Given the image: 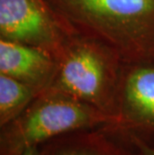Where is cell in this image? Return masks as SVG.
Instances as JSON below:
<instances>
[{
	"label": "cell",
	"mask_w": 154,
	"mask_h": 155,
	"mask_svg": "<svg viewBox=\"0 0 154 155\" xmlns=\"http://www.w3.org/2000/svg\"><path fill=\"white\" fill-rule=\"evenodd\" d=\"M54 58L56 71L46 90L89 104L115 118L118 126L117 100L124 63L118 52L72 30Z\"/></svg>",
	"instance_id": "obj_2"
},
{
	"label": "cell",
	"mask_w": 154,
	"mask_h": 155,
	"mask_svg": "<svg viewBox=\"0 0 154 155\" xmlns=\"http://www.w3.org/2000/svg\"><path fill=\"white\" fill-rule=\"evenodd\" d=\"M131 142L136 147L138 155H154V147L148 146L135 133H128Z\"/></svg>",
	"instance_id": "obj_9"
},
{
	"label": "cell",
	"mask_w": 154,
	"mask_h": 155,
	"mask_svg": "<svg viewBox=\"0 0 154 155\" xmlns=\"http://www.w3.org/2000/svg\"><path fill=\"white\" fill-rule=\"evenodd\" d=\"M72 30L46 0H0V38L43 49L55 57Z\"/></svg>",
	"instance_id": "obj_4"
},
{
	"label": "cell",
	"mask_w": 154,
	"mask_h": 155,
	"mask_svg": "<svg viewBox=\"0 0 154 155\" xmlns=\"http://www.w3.org/2000/svg\"><path fill=\"white\" fill-rule=\"evenodd\" d=\"M56 71L54 56L43 49L0 38V73L30 85L39 93L49 87Z\"/></svg>",
	"instance_id": "obj_6"
},
{
	"label": "cell",
	"mask_w": 154,
	"mask_h": 155,
	"mask_svg": "<svg viewBox=\"0 0 154 155\" xmlns=\"http://www.w3.org/2000/svg\"><path fill=\"white\" fill-rule=\"evenodd\" d=\"M118 132L154 130V60L124 62L117 100Z\"/></svg>",
	"instance_id": "obj_5"
},
{
	"label": "cell",
	"mask_w": 154,
	"mask_h": 155,
	"mask_svg": "<svg viewBox=\"0 0 154 155\" xmlns=\"http://www.w3.org/2000/svg\"><path fill=\"white\" fill-rule=\"evenodd\" d=\"M22 155H39V149L38 147H30L26 149Z\"/></svg>",
	"instance_id": "obj_10"
},
{
	"label": "cell",
	"mask_w": 154,
	"mask_h": 155,
	"mask_svg": "<svg viewBox=\"0 0 154 155\" xmlns=\"http://www.w3.org/2000/svg\"><path fill=\"white\" fill-rule=\"evenodd\" d=\"M101 127L115 130L117 120L70 96L44 90L23 113L1 127L0 155H22L60 135Z\"/></svg>",
	"instance_id": "obj_3"
},
{
	"label": "cell",
	"mask_w": 154,
	"mask_h": 155,
	"mask_svg": "<svg viewBox=\"0 0 154 155\" xmlns=\"http://www.w3.org/2000/svg\"><path fill=\"white\" fill-rule=\"evenodd\" d=\"M107 127L66 133L39 145V155H138L116 142Z\"/></svg>",
	"instance_id": "obj_7"
},
{
	"label": "cell",
	"mask_w": 154,
	"mask_h": 155,
	"mask_svg": "<svg viewBox=\"0 0 154 155\" xmlns=\"http://www.w3.org/2000/svg\"><path fill=\"white\" fill-rule=\"evenodd\" d=\"M38 94L30 85L0 73V128L23 113Z\"/></svg>",
	"instance_id": "obj_8"
},
{
	"label": "cell",
	"mask_w": 154,
	"mask_h": 155,
	"mask_svg": "<svg viewBox=\"0 0 154 155\" xmlns=\"http://www.w3.org/2000/svg\"><path fill=\"white\" fill-rule=\"evenodd\" d=\"M71 30L113 48L124 62L154 58V0H46Z\"/></svg>",
	"instance_id": "obj_1"
}]
</instances>
